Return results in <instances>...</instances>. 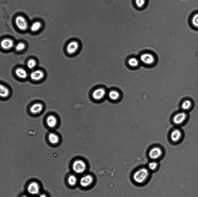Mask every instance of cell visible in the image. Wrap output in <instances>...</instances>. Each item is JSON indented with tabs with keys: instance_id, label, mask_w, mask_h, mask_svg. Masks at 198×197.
<instances>
[{
	"instance_id": "44dd1931",
	"label": "cell",
	"mask_w": 198,
	"mask_h": 197,
	"mask_svg": "<svg viewBox=\"0 0 198 197\" xmlns=\"http://www.w3.org/2000/svg\"><path fill=\"white\" fill-rule=\"evenodd\" d=\"M77 182V179L76 177L73 175H70L68 178V183L71 186L75 185L76 184Z\"/></svg>"
},
{
	"instance_id": "2e32d148",
	"label": "cell",
	"mask_w": 198,
	"mask_h": 197,
	"mask_svg": "<svg viewBox=\"0 0 198 197\" xmlns=\"http://www.w3.org/2000/svg\"><path fill=\"white\" fill-rule=\"evenodd\" d=\"M15 73L18 77L22 79L26 78L28 76L26 70L22 68H17L15 70Z\"/></svg>"
},
{
	"instance_id": "8992f818",
	"label": "cell",
	"mask_w": 198,
	"mask_h": 197,
	"mask_svg": "<svg viewBox=\"0 0 198 197\" xmlns=\"http://www.w3.org/2000/svg\"><path fill=\"white\" fill-rule=\"evenodd\" d=\"M93 179L92 176L88 174L83 176L80 179V183L81 185L84 187H88L92 183Z\"/></svg>"
},
{
	"instance_id": "3957f363",
	"label": "cell",
	"mask_w": 198,
	"mask_h": 197,
	"mask_svg": "<svg viewBox=\"0 0 198 197\" xmlns=\"http://www.w3.org/2000/svg\"><path fill=\"white\" fill-rule=\"evenodd\" d=\"M86 165L83 160L78 159L75 160L72 163V168L74 172L77 173H83L86 168Z\"/></svg>"
},
{
	"instance_id": "7c38bea8",
	"label": "cell",
	"mask_w": 198,
	"mask_h": 197,
	"mask_svg": "<svg viewBox=\"0 0 198 197\" xmlns=\"http://www.w3.org/2000/svg\"><path fill=\"white\" fill-rule=\"evenodd\" d=\"M105 94V91L104 89L98 88L93 91L92 96L94 99L96 100H100L103 97Z\"/></svg>"
},
{
	"instance_id": "7402d4cb",
	"label": "cell",
	"mask_w": 198,
	"mask_h": 197,
	"mask_svg": "<svg viewBox=\"0 0 198 197\" xmlns=\"http://www.w3.org/2000/svg\"><path fill=\"white\" fill-rule=\"evenodd\" d=\"M108 95L109 98L111 99L114 100L117 99L120 96L119 92L115 90H112L110 92Z\"/></svg>"
},
{
	"instance_id": "5b68a950",
	"label": "cell",
	"mask_w": 198,
	"mask_h": 197,
	"mask_svg": "<svg viewBox=\"0 0 198 197\" xmlns=\"http://www.w3.org/2000/svg\"><path fill=\"white\" fill-rule=\"evenodd\" d=\"M162 154V151L160 148L157 147H154L149 151L148 155L149 157L155 160L160 158Z\"/></svg>"
},
{
	"instance_id": "9a60e30c",
	"label": "cell",
	"mask_w": 198,
	"mask_h": 197,
	"mask_svg": "<svg viewBox=\"0 0 198 197\" xmlns=\"http://www.w3.org/2000/svg\"><path fill=\"white\" fill-rule=\"evenodd\" d=\"M43 108V105L37 103L34 104L30 107V112L34 114H37L40 113Z\"/></svg>"
},
{
	"instance_id": "e0dca14e",
	"label": "cell",
	"mask_w": 198,
	"mask_h": 197,
	"mask_svg": "<svg viewBox=\"0 0 198 197\" xmlns=\"http://www.w3.org/2000/svg\"><path fill=\"white\" fill-rule=\"evenodd\" d=\"M47 124L50 127H55L57 123V120L56 118L53 115L48 116L47 119Z\"/></svg>"
},
{
	"instance_id": "484cf974",
	"label": "cell",
	"mask_w": 198,
	"mask_h": 197,
	"mask_svg": "<svg viewBox=\"0 0 198 197\" xmlns=\"http://www.w3.org/2000/svg\"><path fill=\"white\" fill-rule=\"evenodd\" d=\"M25 44L23 43L20 42L17 44L15 46V50L18 51H21L25 48Z\"/></svg>"
},
{
	"instance_id": "4fadbf2b",
	"label": "cell",
	"mask_w": 198,
	"mask_h": 197,
	"mask_svg": "<svg viewBox=\"0 0 198 197\" xmlns=\"http://www.w3.org/2000/svg\"><path fill=\"white\" fill-rule=\"evenodd\" d=\"M79 48V44L76 41H72L70 42L67 47V51L70 54H72L75 53Z\"/></svg>"
},
{
	"instance_id": "5bb4252c",
	"label": "cell",
	"mask_w": 198,
	"mask_h": 197,
	"mask_svg": "<svg viewBox=\"0 0 198 197\" xmlns=\"http://www.w3.org/2000/svg\"><path fill=\"white\" fill-rule=\"evenodd\" d=\"M39 190V186L36 182H32L30 183L28 186L27 190L31 194H34L37 193Z\"/></svg>"
},
{
	"instance_id": "83f0119b",
	"label": "cell",
	"mask_w": 198,
	"mask_h": 197,
	"mask_svg": "<svg viewBox=\"0 0 198 197\" xmlns=\"http://www.w3.org/2000/svg\"><path fill=\"white\" fill-rule=\"evenodd\" d=\"M135 3L139 7H142L145 3V0H135Z\"/></svg>"
},
{
	"instance_id": "7a4b0ae2",
	"label": "cell",
	"mask_w": 198,
	"mask_h": 197,
	"mask_svg": "<svg viewBox=\"0 0 198 197\" xmlns=\"http://www.w3.org/2000/svg\"><path fill=\"white\" fill-rule=\"evenodd\" d=\"M189 116L186 112L183 111L177 113L173 117V121L175 124L181 125L188 120Z\"/></svg>"
},
{
	"instance_id": "d4e9b609",
	"label": "cell",
	"mask_w": 198,
	"mask_h": 197,
	"mask_svg": "<svg viewBox=\"0 0 198 197\" xmlns=\"http://www.w3.org/2000/svg\"><path fill=\"white\" fill-rule=\"evenodd\" d=\"M36 61L33 59L29 60L27 63L28 67L30 69H32L36 66Z\"/></svg>"
},
{
	"instance_id": "ffe728a7",
	"label": "cell",
	"mask_w": 198,
	"mask_h": 197,
	"mask_svg": "<svg viewBox=\"0 0 198 197\" xmlns=\"http://www.w3.org/2000/svg\"><path fill=\"white\" fill-rule=\"evenodd\" d=\"M41 26V23L39 21L34 22L31 25L30 29L32 32H36L39 30Z\"/></svg>"
},
{
	"instance_id": "cb8c5ba5",
	"label": "cell",
	"mask_w": 198,
	"mask_h": 197,
	"mask_svg": "<svg viewBox=\"0 0 198 197\" xmlns=\"http://www.w3.org/2000/svg\"><path fill=\"white\" fill-rule=\"evenodd\" d=\"M158 164L155 161H152L150 162L148 164L149 169L152 171L156 170L158 167Z\"/></svg>"
},
{
	"instance_id": "6da1fadb",
	"label": "cell",
	"mask_w": 198,
	"mask_h": 197,
	"mask_svg": "<svg viewBox=\"0 0 198 197\" xmlns=\"http://www.w3.org/2000/svg\"><path fill=\"white\" fill-rule=\"evenodd\" d=\"M150 176L148 170L146 168H140L134 173L133 179L135 182L139 184L143 183L148 179Z\"/></svg>"
},
{
	"instance_id": "ba28073f",
	"label": "cell",
	"mask_w": 198,
	"mask_h": 197,
	"mask_svg": "<svg viewBox=\"0 0 198 197\" xmlns=\"http://www.w3.org/2000/svg\"><path fill=\"white\" fill-rule=\"evenodd\" d=\"M140 59L143 63L147 64H151L155 61V58L153 55L148 53L142 54L140 56Z\"/></svg>"
},
{
	"instance_id": "8fae6325",
	"label": "cell",
	"mask_w": 198,
	"mask_h": 197,
	"mask_svg": "<svg viewBox=\"0 0 198 197\" xmlns=\"http://www.w3.org/2000/svg\"><path fill=\"white\" fill-rule=\"evenodd\" d=\"M193 102L189 99L184 101L181 104V108L183 111L187 112L191 110L193 107Z\"/></svg>"
},
{
	"instance_id": "52a82bcc",
	"label": "cell",
	"mask_w": 198,
	"mask_h": 197,
	"mask_svg": "<svg viewBox=\"0 0 198 197\" xmlns=\"http://www.w3.org/2000/svg\"><path fill=\"white\" fill-rule=\"evenodd\" d=\"M183 137V133L179 129H176L173 130L171 133L170 137L172 141L175 142L180 140Z\"/></svg>"
},
{
	"instance_id": "d6986e66",
	"label": "cell",
	"mask_w": 198,
	"mask_h": 197,
	"mask_svg": "<svg viewBox=\"0 0 198 197\" xmlns=\"http://www.w3.org/2000/svg\"><path fill=\"white\" fill-rule=\"evenodd\" d=\"M48 140L49 142L52 144H56L59 141V138L58 135L54 133H50L48 135Z\"/></svg>"
},
{
	"instance_id": "277c9868",
	"label": "cell",
	"mask_w": 198,
	"mask_h": 197,
	"mask_svg": "<svg viewBox=\"0 0 198 197\" xmlns=\"http://www.w3.org/2000/svg\"><path fill=\"white\" fill-rule=\"evenodd\" d=\"M16 24L18 28L21 30H26L28 27L27 20L22 16H18L15 19Z\"/></svg>"
},
{
	"instance_id": "30bf717a",
	"label": "cell",
	"mask_w": 198,
	"mask_h": 197,
	"mask_svg": "<svg viewBox=\"0 0 198 197\" xmlns=\"http://www.w3.org/2000/svg\"><path fill=\"white\" fill-rule=\"evenodd\" d=\"M14 45L13 41L8 38L3 39L1 42V47L3 49L6 50L10 49L13 47Z\"/></svg>"
},
{
	"instance_id": "9c48e42d",
	"label": "cell",
	"mask_w": 198,
	"mask_h": 197,
	"mask_svg": "<svg viewBox=\"0 0 198 197\" xmlns=\"http://www.w3.org/2000/svg\"><path fill=\"white\" fill-rule=\"evenodd\" d=\"M44 74L43 71L37 70L32 71L30 74L31 79L34 81H39L42 79L44 77Z\"/></svg>"
},
{
	"instance_id": "603a6c76",
	"label": "cell",
	"mask_w": 198,
	"mask_h": 197,
	"mask_svg": "<svg viewBox=\"0 0 198 197\" xmlns=\"http://www.w3.org/2000/svg\"><path fill=\"white\" fill-rule=\"evenodd\" d=\"M128 64L130 66L132 67H136L139 64L138 60L135 58H130L128 61Z\"/></svg>"
},
{
	"instance_id": "4316f807",
	"label": "cell",
	"mask_w": 198,
	"mask_h": 197,
	"mask_svg": "<svg viewBox=\"0 0 198 197\" xmlns=\"http://www.w3.org/2000/svg\"><path fill=\"white\" fill-rule=\"evenodd\" d=\"M192 23L194 27L198 28V13L193 15L192 19Z\"/></svg>"
},
{
	"instance_id": "ac0fdd59",
	"label": "cell",
	"mask_w": 198,
	"mask_h": 197,
	"mask_svg": "<svg viewBox=\"0 0 198 197\" xmlns=\"http://www.w3.org/2000/svg\"><path fill=\"white\" fill-rule=\"evenodd\" d=\"M0 94L1 97L5 98L8 96L10 94L9 89L6 86L2 84L0 86Z\"/></svg>"
}]
</instances>
